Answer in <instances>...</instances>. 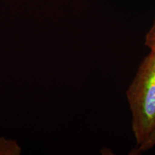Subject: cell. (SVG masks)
I'll return each mask as SVG.
<instances>
[{"instance_id":"cell-1","label":"cell","mask_w":155,"mask_h":155,"mask_svg":"<svg viewBox=\"0 0 155 155\" xmlns=\"http://www.w3.org/2000/svg\"><path fill=\"white\" fill-rule=\"evenodd\" d=\"M126 96L137 150L155 130V50H150L141 62Z\"/></svg>"},{"instance_id":"cell-2","label":"cell","mask_w":155,"mask_h":155,"mask_svg":"<svg viewBox=\"0 0 155 155\" xmlns=\"http://www.w3.org/2000/svg\"><path fill=\"white\" fill-rule=\"evenodd\" d=\"M144 45L150 50H155V17L152 26L145 36Z\"/></svg>"},{"instance_id":"cell-3","label":"cell","mask_w":155,"mask_h":155,"mask_svg":"<svg viewBox=\"0 0 155 155\" xmlns=\"http://www.w3.org/2000/svg\"><path fill=\"white\" fill-rule=\"evenodd\" d=\"M155 147V130L152 135H151L150 138L148 139V141H147L145 144L143 145L142 147H141L140 148L137 149L134 151V152H137V154L141 152H144L146 151H148Z\"/></svg>"}]
</instances>
